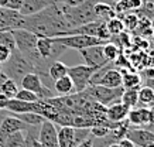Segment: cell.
<instances>
[{
	"label": "cell",
	"instance_id": "47",
	"mask_svg": "<svg viewBox=\"0 0 154 147\" xmlns=\"http://www.w3.org/2000/svg\"><path fill=\"white\" fill-rule=\"evenodd\" d=\"M33 147H44V146H42L41 143L38 142L37 139H34V140H33Z\"/></svg>",
	"mask_w": 154,
	"mask_h": 147
},
{
	"label": "cell",
	"instance_id": "26",
	"mask_svg": "<svg viewBox=\"0 0 154 147\" xmlns=\"http://www.w3.org/2000/svg\"><path fill=\"white\" fill-rule=\"evenodd\" d=\"M16 118H19L23 123H26L27 126H31V127H37L45 120V118H42L41 115L34 113V112H27V113H17L14 115Z\"/></svg>",
	"mask_w": 154,
	"mask_h": 147
},
{
	"label": "cell",
	"instance_id": "23",
	"mask_svg": "<svg viewBox=\"0 0 154 147\" xmlns=\"http://www.w3.org/2000/svg\"><path fill=\"white\" fill-rule=\"evenodd\" d=\"M139 105L141 108H151L154 105V90L144 85L139 88Z\"/></svg>",
	"mask_w": 154,
	"mask_h": 147
},
{
	"label": "cell",
	"instance_id": "13",
	"mask_svg": "<svg viewBox=\"0 0 154 147\" xmlns=\"http://www.w3.org/2000/svg\"><path fill=\"white\" fill-rule=\"evenodd\" d=\"M129 108L126 105H123L119 100V102H115V103L106 106V119L110 122V123H119L122 120H125L127 118V113H129Z\"/></svg>",
	"mask_w": 154,
	"mask_h": 147
},
{
	"label": "cell",
	"instance_id": "24",
	"mask_svg": "<svg viewBox=\"0 0 154 147\" xmlns=\"http://www.w3.org/2000/svg\"><path fill=\"white\" fill-rule=\"evenodd\" d=\"M68 68L69 66L65 65L64 62H61L60 60L55 62H52L50 68H48V76L51 78L52 81H57V79H60L62 76L68 75Z\"/></svg>",
	"mask_w": 154,
	"mask_h": 147
},
{
	"label": "cell",
	"instance_id": "46",
	"mask_svg": "<svg viewBox=\"0 0 154 147\" xmlns=\"http://www.w3.org/2000/svg\"><path fill=\"white\" fill-rule=\"evenodd\" d=\"M146 85L150 86V88L154 90V79H147V84H146Z\"/></svg>",
	"mask_w": 154,
	"mask_h": 147
},
{
	"label": "cell",
	"instance_id": "41",
	"mask_svg": "<svg viewBox=\"0 0 154 147\" xmlns=\"http://www.w3.org/2000/svg\"><path fill=\"white\" fill-rule=\"evenodd\" d=\"M143 75L147 76V79H154V68H149L143 72Z\"/></svg>",
	"mask_w": 154,
	"mask_h": 147
},
{
	"label": "cell",
	"instance_id": "19",
	"mask_svg": "<svg viewBox=\"0 0 154 147\" xmlns=\"http://www.w3.org/2000/svg\"><path fill=\"white\" fill-rule=\"evenodd\" d=\"M94 11L98 20H103V21H107V20L116 17V11L113 9V3H106V2H98L94 7Z\"/></svg>",
	"mask_w": 154,
	"mask_h": 147
},
{
	"label": "cell",
	"instance_id": "50",
	"mask_svg": "<svg viewBox=\"0 0 154 147\" xmlns=\"http://www.w3.org/2000/svg\"><path fill=\"white\" fill-rule=\"evenodd\" d=\"M144 147H154V142L153 143H149V144H147V146H144Z\"/></svg>",
	"mask_w": 154,
	"mask_h": 147
},
{
	"label": "cell",
	"instance_id": "48",
	"mask_svg": "<svg viewBox=\"0 0 154 147\" xmlns=\"http://www.w3.org/2000/svg\"><path fill=\"white\" fill-rule=\"evenodd\" d=\"M7 2H9V0H0V7H6Z\"/></svg>",
	"mask_w": 154,
	"mask_h": 147
},
{
	"label": "cell",
	"instance_id": "35",
	"mask_svg": "<svg viewBox=\"0 0 154 147\" xmlns=\"http://www.w3.org/2000/svg\"><path fill=\"white\" fill-rule=\"evenodd\" d=\"M11 51H13V50H10V48L6 47V45H0V64H5V62L9 60L10 55H11Z\"/></svg>",
	"mask_w": 154,
	"mask_h": 147
},
{
	"label": "cell",
	"instance_id": "38",
	"mask_svg": "<svg viewBox=\"0 0 154 147\" xmlns=\"http://www.w3.org/2000/svg\"><path fill=\"white\" fill-rule=\"evenodd\" d=\"M149 110H150V123L147 124V127H144V129H149V130L154 132V105L151 108H149Z\"/></svg>",
	"mask_w": 154,
	"mask_h": 147
},
{
	"label": "cell",
	"instance_id": "1",
	"mask_svg": "<svg viewBox=\"0 0 154 147\" xmlns=\"http://www.w3.org/2000/svg\"><path fill=\"white\" fill-rule=\"evenodd\" d=\"M23 29L34 33L37 37H62L69 35L71 27L61 13L58 2L40 13L24 16Z\"/></svg>",
	"mask_w": 154,
	"mask_h": 147
},
{
	"label": "cell",
	"instance_id": "34",
	"mask_svg": "<svg viewBox=\"0 0 154 147\" xmlns=\"http://www.w3.org/2000/svg\"><path fill=\"white\" fill-rule=\"evenodd\" d=\"M123 24H125V29L129 30H134L139 24V14L137 13H127L126 17L123 19Z\"/></svg>",
	"mask_w": 154,
	"mask_h": 147
},
{
	"label": "cell",
	"instance_id": "52",
	"mask_svg": "<svg viewBox=\"0 0 154 147\" xmlns=\"http://www.w3.org/2000/svg\"><path fill=\"white\" fill-rule=\"evenodd\" d=\"M0 72H2V64H0Z\"/></svg>",
	"mask_w": 154,
	"mask_h": 147
},
{
	"label": "cell",
	"instance_id": "42",
	"mask_svg": "<svg viewBox=\"0 0 154 147\" xmlns=\"http://www.w3.org/2000/svg\"><path fill=\"white\" fill-rule=\"evenodd\" d=\"M7 98L5 95H2L0 93V109H6V105H7Z\"/></svg>",
	"mask_w": 154,
	"mask_h": 147
},
{
	"label": "cell",
	"instance_id": "3",
	"mask_svg": "<svg viewBox=\"0 0 154 147\" xmlns=\"http://www.w3.org/2000/svg\"><path fill=\"white\" fill-rule=\"evenodd\" d=\"M2 72L7 75V78L16 81L17 84H20L21 78H23L26 74H30V72H35L33 64L28 61L27 58L24 57L23 54L14 48L11 51V55L5 64H2Z\"/></svg>",
	"mask_w": 154,
	"mask_h": 147
},
{
	"label": "cell",
	"instance_id": "43",
	"mask_svg": "<svg viewBox=\"0 0 154 147\" xmlns=\"http://www.w3.org/2000/svg\"><path fill=\"white\" fill-rule=\"evenodd\" d=\"M10 112L7 109H0V124H2V122H3V119L6 118V116H9Z\"/></svg>",
	"mask_w": 154,
	"mask_h": 147
},
{
	"label": "cell",
	"instance_id": "18",
	"mask_svg": "<svg viewBox=\"0 0 154 147\" xmlns=\"http://www.w3.org/2000/svg\"><path fill=\"white\" fill-rule=\"evenodd\" d=\"M54 90L57 92L58 96H66V95L76 93V92H75V86H74V84H72V79H71L68 75L54 81Z\"/></svg>",
	"mask_w": 154,
	"mask_h": 147
},
{
	"label": "cell",
	"instance_id": "14",
	"mask_svg": "<svg viewBox=\"0 0 154 147\" xmlns=\"http://www.w3.org/2000/svg\"><path fill=\"white\" fill-rule=\"evenodd\" d=\"M95 85H102L106 88H119V86H122V72L110 66L103 72L102 76L99 78V81Z\"/></svg>",
	"mask_w": 154,
	"mask_h": 147
},
{
	"label": "cell",
	"instance_id": "39",
	"mask_svg": "<svg viewBox=\"0 0 154 147\" xmlns=\"http://www.w3.org/2000/svg\"><path fill=\"white\" fill-rule=\"evenodd\" d=\"M75 147H95V142H94V137L91 136V137H88L86 140H84L82 143H79L78 146Z\"/></svg>",
	"mask_w": 154,
	"mask_h": 147
},
{
	"label": "cell",
	"instance_id": "40",
	"mask_svg": "<svg viewBox=\"0 0 154 147\" xmlns=\"http://www.w3.org/2000/svg\"><path fill=\"white\" fill-rule=\"evenodd\" d=\"M58 2H62V3H65L68 6H78L81 3H84L86 0H58Z\"/></svg>",
	"mask_w": 154,
	"mask_h": 147
},
{
	"label": "cell",
	"instance_id": "29",
	"mask_svg": "<svg viewBox=\"0 0 154 147\" xmlns=\"http://www.w3.org/2000/svg\"><path fill=\"white\" fill-rule=\"evenodd\" d=\"M17 90H19V84L13 79H10V78H7L3 82V85L0 86V93L5 95L7 99H13L17 93Z\"/></svg>",
	"mask_w": 154,
	"mask_h": 147
},
{
	"label": "cell",
	"instance_id": "36",
	"mask_svg": "<svg viewBox=\"0 0 154 147\" xmlns=\"http://www.w3.org/2000/svg\"><path fill=\"white\" fill-rule=\"evenodd\" d=\"M23 5V0H9L7 5H6V9L14 10V11H19L20 7Z\"/></svg>",
	"mask_w": 154,
	"mask_h": 147
},
{
	"label": "cell",
	"instance_id": "45",
	"mask_svg": "<svg viewBox=\"0 0 154 147\" xmlns=\"http://www.w3.org/2000/svg\"><path fill=\"white\" fill-rule=\"evenodd\" d=\"M7 79V75L6 74H3V72H0V86L3 85V82Z\"/></svg>",
	"mask_w": 154,
	"mask_h": 147
},
{
	"label": "cell",
	"instance_id": "7",
	"mask_svg": "<svg viewBox=\"0 0 154 147\" xmlns=\"http://www.w3.org/2000/svg\"><path fill=\"white\" fill-rule=\"evenodd\" d=\"M94 72L95 71L91 66L85 65V64L68 68V76L72 79V84L75 86V92L76 93H81V92H84L88 88L89 82H91V76H92Z\"/></svg>",
	"mask_w": 154,
	"mask_h": 147
},
{
	"label": "cell",
	"instance_id": "8",
	"mask_svg": "<svg viewBox=\"0 0 154 147\" xmlns=\"http://www.w3.org/2000/svg\"><path fill=\"white\" fill-rule=\"evenodd\" d=\"M79 54L85 60V65L91 66L94 71L109 64L103 54V45H92V47L84 48V50H79Z\"/></svg>",
	"mask_w": 154,
	"mask_h": 147
},
{
	"label": "cell",
	"instance_id": "5",
	"mask_svg": "<svg viewBox=\"0 0 154 147\" xmlns=\"http://www.w3.org/2000/svg\"><path fill=\"white\" fill-rule=\"evenodd\" d=\"M68 48L65 45H62L55 37H38L37 40V51L48 66L51 65L52 62L58 61V58Z\"/></svg>",
	"mask_w": 154,
	"mask_h": 147
},
{
	"label": "cell",
	"instance_id": "25",
	"mask_svg": "<svg viewBox=\"0 0 154 147\" xmlns=\"http://www.w3.org/2000/svg\"><path fill=\"white\" fill-rule=\"evenodd\" d=\"M120 72H122V86L125 89L140 86L141 76L137 72H126V71H120Z\"/></svg>",
	"mask_w": 154,
	"mask_h": 147
},
{
	"label": "cell",
	"instance_id": "27",
	"mask_svg": "<svg viewBox=\"0 0 154 147\" xmlns=\"http://www.w3.org/2000/svg\"><path fill=\"white\" fill-rule=\"evenodd\" d=\"M24 142H26V130L14 132L7 134L5 142V147H21Z\"/></svg>",
	"mask_w": 154,
	"mask_h": 147
},
{
	"label": "cell",
	"instance_id": "44",
	"mask_svg": "<svg viewBox=\"0 0 154 147\" xmlns=\"http://www.w3.org/2000/svg\"><path fill=\"white\" fill-rule=\"evenodd\" d=\"M6 137H7V134H6V133H3L2 130H0V147H5Z\"/></svg>",
	"mask_w": 154,
	"mask_h": 147
},
{
	"label": "cell",
	"instance_id": "31",
	"mask_svg": "<svg viewBox=\"0 0 154 147\" xmlns=\"http://www.w3.org/2000/svg\"><path fill=\"white\" fill-rule=\"evenodd\" d=\"M14 98L19 99V100H23V102H30V103H34V102L38 100V96L35 95L34 92L23 89V88H19V90H17V93H16Z\"/></svg>",
	"mask_w": 154,
	"mask_h": 147
},
{
	"label": "cell",
	"instance_id": "17",
	"mask_svg": "<svg viewBox=\"0 0 154 147\" xmlns=\"http://www.w3.org/2000/svg\"><path fill=\"white\" fill-rule=\"evenodd\" d=\"M143 0H119L113 5L116 16H123L125 13H136L141 7Z\"/></svg>",
	"mask_w": 154,
	"mask_h": 147
},
{
	"label": "cell",
	"instance_id": "51",
	"mask_svg": "<svg viewBox=\"0 0 154 147\" xmlns=\"http://www.w3.org/2000/svg\"><path fill=\"white\" fill-rule=\"evenodd\" d=\"M116 2H119V0H112V3H113V5H115V3H116Z\"/></svg>",
	"mask_w": 154,
	"mask_h": 147
},
{
	"label": "cell",
	"instance_id": "9",
	"mask_svg": "<svg viewBox=\"0 0 154 147\" xmlns=\"http://www.w3.org/2000/svg\"><path fill=\"white\" fill-rule=\"evenodd\" d=\"M37 140L41 143L44 147H58L55 123L45 119V120L40 124V132H38Z\"/></svg>",
	"mask_w": 154,
	"mask_h": 147
},
{
	"label": "cell",
	"instance_id": "12",
	"mask_svg": "<svg viewBox=\"0 0 154 147\" xmlns=\"http://www.w3.org/2000/svg\"><path fill=\"white\" fill-rule=\"evenodd\" d=\"M57 2L58 0H23V5L20 7L19 13L21 16L35 14V13H40L41 10L47 9Z\"/></svg>",
	"mask_w": 154,
	"mask_h": 147
},
{
	"label": "cell",
	"instance_id": "10",
	"mask_svg": "<svg viewBox=\"0 0 154 147\" xmlns=\"http://www.w3.org/2000/svg\"><path fill=\"white\" fill-rule=\"evenodd\" d=\"M127 122L130 126L134 127H147V124L150 123V110L149 108H133L129 110L127 113Z\"/></svg>",
	"mask_w": 154,
	"mask_h": 147
},
{
	"label": "cell",
	"instance_id": "30",
	"mask_svg": "<svg viewBox=\"0 0 154 147\" xmlns=\"http://www.w3.org/2000/svg\"><path fill=\"white\" fill-rule=\"evenodd\" d=\"M103 54H105V57L109 62H115L120 57V48L117 44L107 41V43L103 44Z\"/></svg>",
	"mask_w": 154,
	"mask_h": 147
},
{
	"label": "cell",
	"instance_id": "21",
	"mask_svg": "<svg viewBox=\"0 0 154 147\" xmlns=\"http://www.w3.org/2000/svg\"><path fill=\"white\" fill-rule=\"evenodd\" d=\"M57 140L58 147H74V127L61 126L60 130H57Z\"/></svg>",
	"mask_w": 154,
	"mask_h": 147
},
{
	"label": "cell",
	"instance_id": "20",
	"mask_svg": "<svg viewBox=\"0 0 154 147\" xmlns=\"http://www.w3.org/2000/svg\"><path fill=\"white\" fill-rule=\"evenodd\" d=\"M6 109L9 110L11 115L27 113V112H34V103L23 102V100H19V99H16V98H13V99L7 100Z\"/></svg>",
	"mask_w": 154,
	"mask_h": 147
},
{
	"label": "cell",
	"instance_id": "2",
	"mask_svg": "<svg viewBox=\"0 0 154 147\" xmlns=\"http://www.w3.org/2000/svg\"><path fill=\"white\" fill-rule=\"evenodd\" d=\"M98 2H106V0H86L78 6H68L62 2H58V6H60L61 13L64 16V19L66 20V23L69 24L71 29H76L82 24L98 20L94 11V7Z\"/></svg>",
	"mask_w": 154,
	"mask_h": 147
},
{
	"label": "cell",
	"instance_id": "32",
	"mask_svg": "<svg viewBox=\"0 0 154 147\" xmlns=\"http://www.w3.org/2000/svg\"><path fill=\"white\" fill-rule=\"evenodd\" d=\"M109 132H110V127L105 126V124H95L91 127V136L96 139H103L109 134Z\"/></svg>",
	"mask_w": 154,
	"mask_h": 147
},
{
	"label": "cell",
	"instance_id": "22",
	"mask_svg": "<svg viewBox=\"0 0 154 147\" xmlns=\"http://www.w3.org/2000/svg\"><path fill=\"white\" fill-rule=\"evenodd\" d=\"M139 88H129V89H123V93L120 96V102L123 105H126L129 109L137 108L139 105Z\"/></svg>",
	"mask_w": 154,
	"mask_h": 147
},
{
	"label": "cell",
	"instance_id": "16",
	"mask_svg": "<svg viewBox=\"0 0 154 147\" xmlns=\"http://www.w3.org/2000/svg\"><path fill=\"white\" fill-rule=\"evenodd\" d=\"M27 124L23 123L19 118H16L14 115L10 113L9 116H6L3 119V122L0 124V130L6 134H10V133H14V132H20V130H27Z\"/></svg>",
	"mask_w": 154,
	"mask_h": 147
},
{
	"label": "cell",
	"instance_id": "49",
	"mask_svg": "<svg viewBox=\"0 0 154 147\" xmlns=\"http://www.w3.org/2000/svg\"><path fill=\"white\" fill-rule=\"evenodd\" d=\"M106 147H119V144L117 143H112V144H107Z\"/></svg>",
	"mask_w": 154,
	"mask_h": 147
},
{
	"label": "cell",
	"instance_id": "28",
	"mask_svg": "<svg viewBox=\"0 0 154 147\" xmlns=\"http://www.w3.org/2000/svg\"><path fill=\"white\" fill-rule=\"evenodd\" d=\"M106 29L107 33L110 34V37H115V35H119L125 31V24H123V20L119 19V17H113V19L107 20L106 21Z\"/></svg>",
	"mask_w": 154,
	"mask_h": 147
},
{
	"label": "cell",
	"instance_id": "15",
	"mask_svg": "<svg viewBox=\"0 0 154 147\" xmlns=\"http://www.w3.org/2000/svg\"><path fill=\"white\" fill-rule=\"evenodd\" d=\"M20 85L23 89H27V90H31L34 92L35 95H40V92L42 90V84L41 78L38 75L37 72H30V74H26V75L21 78V81H20Z\"/></svg>",
	"mask_w": 154,
	"mask_h": 147
},
{
	"label": "cell",
	"instance_id": "33",
	"mask_svg": "<svg viewBox=\"0 0 154 147\" xmlns=\"http://www.w3.org/2000/svg\"><path fill=\"white\" fill-rule=\"evenodd\" d=\"M0 45H6V47H9L10 50H14V48H16L14 38L10 31H2V30H0Z\"/></svg>",
	"mask_w": 154,
	"mask_h": 147
},
{
	"label": "cell",
	"instance_id": "37",
	"mask_svg": "<svg viewBox=\"0 0 154 147\" xmlns=\"http://www.w3.org/2000/svg\"><path fill=\"white\" fill-rule=\"evenodd\" d=\"M117 144H119V147H137L134 143L131 142V140H129L127 137H123L122 140H119Z\"/></svg>",
	"mask_w": 154,
	"mask_h": 147
},
{
	"label": "cell",
	"instance_id": "6",
	"mask_svg": "<svg viewBox=\"0 0 154 147\" xmlns=\"http://www.w3.org/2000/svg\"><path fill=\"white\" fill-rule=\"evenodd\" d=\"M62 45H65L68 50H84V48L92 47V45H103L105 40H100L98 37H92V35H85V34H72V35H62V37H55Z\"/></svg>",
	"mask_w": 154,
	"mask_h": 147
},
{
	"label": "cell",
	"instance_id": "11",
	"mask_svg": "<svg viewBox=\"0 0 154 147\" xmlns=\"http://www.w3.org/2000/svg\"><path fill=\"white\" fill-rule=\"evenodd\" d=\"M126 137L129 139V140H131L136 146L144 147V146H147L149 143L154 142V132H151L149 129H144V127H141V129L133 127V129H129Z\"/></svg>",
	"mask_w": 154,
	"mask_h": 147
},
{
	"label": "cell",
	"instance_id": "4",
	"mask_svg": "<svg viewBox=\"0 0 154 147\" xmlns=\"http://www.w3.org/2000/svg\"><path fill=\"white\" fill-rule=\"evenodd\" d=\"M123 89H125L123 86H119V88H106V86H102V85H89L84 90V93L88 96L89 99L95 100V102H98V103H100L102 106L106 108L109 105L120 100Z\"/></svg>",
	"mask_w": 154,
	"mask_h": 147
}]
</instances>
